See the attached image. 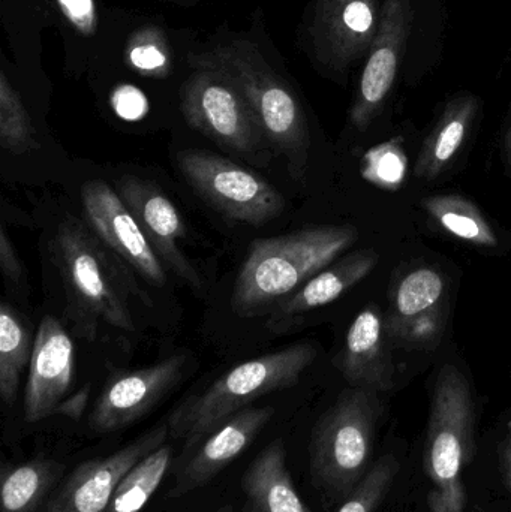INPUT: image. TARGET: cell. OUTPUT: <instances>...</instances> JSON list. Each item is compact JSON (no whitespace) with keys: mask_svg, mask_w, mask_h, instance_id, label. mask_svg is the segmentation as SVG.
Listing matches in <instances>:
<instances>
[{"mask_svg":"<svg viewBox=\"0 0 511 512\" xmlns=\"http://www.w3.org/2000/svg\"><path fill=\"white\" fill-rule=\"evenodd\" d=\"M378 256L374 251H357L336 259L329 267L315 274L294 294L285 298L270 312L267 327L272 333H279L288 322L300 318L312 310L320 309L338 300L357 283L362 282L377 265Z\"/></svg>","mask_w":511,"mask_h":512,"instance_id":"cell-17","label":"cell"},{"mask_svg":"<svg viewBox=\"0 0 511 512\" xmlns=\"http://www.w3.org/2000/svg\"><path fill=\"white\" fill-rule=\"evenodd\" d=\"M401 3L402 0H387L383 32L366 63L360 81L359 98L351 111V122L356 128H368L395 81L404 23Z\"/></svg>","mask_w":511,"mask_h":512,"instance_id":"cell-19","label":"cell"},{"mask_svg":"<svg viewBox=\"0 0 511 512\" xmlns=\"http://www.w3.org/2000/svg\"><path fill=\"white\" fill-rule=\"evenodd\" d=\"M87 399H89V388L78 391L77 394H74V396L69 397V399H66L65 402L62 403L59 414L78 420L81 414H83L84 408H86Z\"/></svg>","mask_w":511,"mask_h":512,"instance_id":"cell-33","label":"cell"},{"mask_svg":"<svg viewBox=\"0 0 511 512\" xmlns=\"http://www.w3.org/2000/svg\"><path fill=\"white\" fill-rule=\"evenodd\" d=\"M506 153H507V161H509V165L511 167V123L509 131H507L506 135Z\"/></svg>","mask_w":511,"mask_h":512,"instance_id":"cell-35","label":"cell"},{"mask_svg":"<svg viewBox=\"0 0 511 512\" xmlns=\"http://www.w3.org/2000/svg\"><path fill=\"white\" fill-rule=\"evenodd\" d=\"M173 447L165 442L158 450L144 457L123 478L107 512H140L158 492L170 471Z\"/></svg>","mask_w":511,"mask_h":512,"instance_id":"cell-25","label":"cell"},{"mask_svg":"<svg viewBox=\"0 0 511 512\" xmlns=\"http://www.w3.org/2000/svg\"><path fill=\"white\" fill-rule=\"evenodd\" d=\"M62 466L51 460L36 459L2 475V512H36L56 483Z\"/></svg>","mask_w":511,"mask_h":512,"instance_id":"cell-22","label":"cell"},{"mask_svg":"<svg viewBox=\"0 0 511 512\" xmlns=\"http://www.w3.org/2000/svg\"><path fill=\"white\" fill-rule=\"evenodd\" d=\"M60 11L72 27L83 36H92L98 29L95 0H57Z\"/></svg>","mask_w":511,"mask_h":512,"instance_id":"cell-30","label":"cell"},{"mask_svg":"<svg viewBox=\"0 0 511 512\" xmlns=\"http://www.w3.org/2000/svg\"><path fill=\"white\" fill-rule=\"evenodd\" d=\"M374 12L369 0H317L311 26L315 56L342 65L371 36Z\"/></svg>","mask_w":511,"mask_h":512,"instance_id":"cell-18","label":"cell"},{"mask_svg":"<svg viewBox=\"0 0 511 512\" xmlns=\"http://www.w3.org/2000/svg\"><path fill=\"white\" fill-rule=\"evenodd\" d=\"M117 192L137 219L165 268L173 271L191 288L200 291L203 280L183 252L185 222L173 201L158 186L135 176L122 177L117 182Z\"/></svg>","mask_w":511,"mask_h":512,"instance_id":"cell-12","label":"cell"},{"mask_svg":"<svg viewBox=\"0 0 511 512\" xmlns=\"http://www.w3.org/2000/svg\"><path fill=\"white\" fill-rule=\"evenodd\" d=\"M81 203L86 224L113 254L150 285L167 283L165 265L119 192L102 180H90L81 188Z\"/></svg>","mask_w":511,"mask_h":512,"instance_id":"cell-9","label":"cell"},{"mask_svg":"<svg viewBox=\"0 0 511 512\" xmlns=\"http://www.w3.org/2000/svg\"><path fill=\"white\" fill-rule=\"evenodd\" d=\"M425 212L447 233L480 248H497L498 239L476 204L461 195H432L422 201Z\"/></svg>","mask_w":511,"mask_h":512,"instance_id":"cell-23","label":"cell"},{"mask_svg":"<svg viewBox=\"0 0 511 512\" xmlns=\"http://www.w3.org/2000/svg\"><path fill=\"white\" fill-rule=\"evenodd\" d=\"M446 279L440 271L420 267L405 274L393 292L389 331L398 342L429 348L443 331Z\"/></svg>","mask_w":511,"mask_h":512,"instance_id":"cell-14","label":"cell"},{"mask_svg":"<svg viewBox=\"0 0 511 512\" xmlns=\"http://www.w3.org/2000/svg\"><path fill=\"white\" fill-rule=\"evenodd\" d=\"M182 90L183 116L191 128L237 155L260 152L266 137L236 84L210 68H192Z\"/></svg>","mask_w":511,"mask_h":512,"instance_id":"cell-8","label":"cell"},{"mask_svg":"<svg viewBox=\"0 0 511 512\" xmlns=\"http://www.w3.org/2000/svg\"><path fill=\"white\" fill-rule=\"evenodd\" d=\"M75 349L68 331L54 316L42 318L29 364L24 417L38 423L59 414L74 384Z\"/></svg>","mask_w":511,"mask_h":512,"instance_id":"cell-13","label":"cell"},{"mask_svg":"<svg viewBox=\"0 0 511 512\" xmlns=\"http://www.w3.org/2000/svg\"><path fill=\"white\" fill-rule=\"evenodd\" d=\"M192 68L227 75L251 105L267 143L285 156L296 177L308 164L309 132L305 113L287 81L269 65L257 45L234 39L203 53L188 54Z\"/></svg>","mask_w":511,"mask_h":512,"instance_id":"cell-2","label":"cell"},{"mask_svg":"<svg viewBox=\"0 0 511 512\" xmlns=\"http://www.w3.org/2000/svg\"><path fill=\"white\" fill-rule=\"evenodd\" d=\"M53 255L68 289L69 306L86 330L99 322L134 331L129 295L138 292L122 259L110 251L89 225L75 218L57 228Z\"/></svg>","mask_w":511,"mask_h":512,"instance_id":"cell-3","label":"cell"},{"mask_svg":"<svg viewBox=\"0 0 511 512\" xmlns=\"http://www.w3.org/2000/svg\"><path fill=\"white\" fill-rule=\"evenodd\" d=\"M338 367L353 388L378 393L392 387V357L377 307H366L351 322Z\"/></svg>","mask_w":511,"mask_h":512,"instance_id":"cell-16","label":"cell"},{"mask_svg":"<svg viewBox=\"0 0 511 512\" xmlns=\"http://www.w3.org/2000/svg\"><path fill=\"white\" fill-rule=\"evenodd\" d=\"M473 396L464 373L446 364L432 393L423 466L432 483L431 512H465L464 471L474 456Z\"/></svg>","mask_w":511,"mask_h":512,"instance_id":"cell-5","label":"cell"},{"mask_svg":"<svg viewBox=\"0 0 511 512\" xmlns=\"http://www.w3.org/2000/svg\"><path fill=\"white\" fill-rule=\"evenodd\" d=\"M114 105L120 114L126 117H135L146 107V98L135 87L122 86L114 93Z\"/></svg>","mask_w":511,"mask_h":512,"instance_id":"cell-32","label":"cell"},{"mask_svg":"<svg viewBox=\"0 0 511 512\" xmlns=\"http://www.w3.org/2000/svg\"><path fill=\"white\" fill-rule=\"evenodd\" d=\"M0 268H2L3 276L9 282L17 283L23 279V265H21L17 251L3 227L0 230Z\"/></svg>","mask_w":511,"mask_h":512,"instance_id":"cell-31","label":"cell"},{"mask_svg":"<svg viewBox=\"0 0 511 512\" xmlns=\"http://www.w3.org/2000/svg\"><path fill=\"white\" fill-rule=\"evenodd\" d=\"M374 391L351 388L318 421L309 447L312 480L332 498H347L369 471L380 403Z\"/></svg>","mask_w":511,"mask_h":512,"instance_id":"cell-6","label":"cell"},{"mask_svg":"<svg viewBox=\"0 0 511 512\" xmlns=\"http://www.w3.org/2000/svg\"><path fill=\"white\" fill-rule=\"evenodd\" d=\"M218 512H234V510L231 505H225V507H222Z\"/></svg>","mask_w":511,"mask_h":512,"instance_id":"cell-36","label":"cell"},{"mask_svg":"<svg viewBox=\"0 0 511 512\" xmlns=\"http://www.w3.org/2000/svg\"><path fill=\"white\" fill-rule=\"evenodd\" d=\"M185 367L186 355L176 354L144 369L111 375L90 414L93 432H116L149 414L179 384Z\"/></svg>","mask_w":511,"mask_h":512,"instance_id":"cell-11","label":"cell"},{"mask_svg":"<svg viewBox=\"0 0 511 512\" xmlns=\"http://www.w3.org/2000/svg\"><path fill=\"white\" fill-rule=\"evenodd\" d=\"M177 165L189 186L228 221L261 227L285 210L284 197L272 183L230 159L185 150L177 155Z\"/></svg>","mask_w":511,"mask_h":512,"instance_id":"cell-7","label":"cell"},{"mask_svg":"<svg viewBox=\"0 0 511 512\" xmlns=\"http://www.w3.org/2000/svg\"><path fill=\"white\" fill-rule=\"evenodd\" d=\"M275 409L245 408L228 418L195 451L171 489L170 498H180L209 484L257 438L272 420Z\"/></svg>","mask_w":511,"mask_h":512,"instance_id":"cell-15","label":"cell"},{"mask_svg":"<svg viewBox=\"0 0 511 512\" xmlns=\"http://www.w3.org/2000/svg\"><path fill=\"white\" fill-rule=\"evenodd\" d=\"M474 113L476 105L471 99H461L447 108L437 128L420 150L416 165L417 177L435 179L449 167L467 138Z\"/></svg>","mask_w":511,"mask_h":512,"instance_id":"cell-21","label":"cell"},{"mask_svg":"<svg viewBox=\"0 0 511 512\" xmlns=\"http://www.w3.org/2000/svg\"><path fill=\"white\" fill-rule=\"evenodd\" d=\"M126 57L129 65L141 74L161 77L170 71V50L156 27H143L134 33L126 48Z\"/></svg>","mask_w":511,"mask_h":512,"instance_id":"cell-29","label":"cell"},{"mask_svg":"<svg viewBox=\"0 0 511 512\" xmlns=\"http://www.w3.org/2000/svg\"><path fill=\"white\" fill-rule=\"evenodd\" d=\"M407 155L395 141L372 147L362 164V176L366 182L384 191L401 188L407 176Z\"/></svg>","mask_w":511,"mask_h":512,"instance_id":"cell-28","label":"cell"},{"mask_svg":"<svg viewBox=\"0 0 511 512\" xmlns=\"http://www.w3.org/2000/svg\"><path fill=\"white\" fill-rule=\"evenodd\" d=\"M33 343L29 330L14 307H0V396L5 405H14L21 373L30 364Z\"/></svg>","mask_w":511,"mask_h":512,"instance_id":"cell-24","label":"cell"},{"mask_svg":"<svg viewBox=\"0 0 511 512\" xmlns=\"http://www.w3.org/2000/svg\"><path fill=\"white\" fill-rule=\"evenodd\" d=\"M0 146L15 156L39 147L29 111L5 72L0 74Z\"/></svg>","mask_w":511,"mask_h":512,"instance_id":"cell-26","label":"cell"},{"mask_svg":"<svg viewBox=\"0 0 511 512\" xmlns=\"http://www.w3.org/2000/svg\"><path fill=\"white\" fill-rule=\"evenodd\" d=\"M501 474H503L504 486L511 495V432L504 439L503 448H501Z\"/></svg>","mask_w":511,"mask_h":512,"instance_id":"cell-34","label":"cell"},{"mask_svg":"<svg viewBox=\"0 0 511 512\" xmlns=\"http://www.w3.org/2000/svg\"><path fill=\"white\" fill-rule=\"evenodd\" d=\"M170 426L161 424L117 453L78 466L41 512H107L125 475L144 457L167 442Z\"/></svg>","mask_w":511,"mask_h":512,"instance_id":"cell-10","label":"cell"},{"mask_svg":"<svg viewBox=\"0 0 511 512\" xmlns=\"http://www.w3.org/2000/svg\"><path fill=\"white\" fill-rule=\"evenodd\" d=\"M359 239L353 225L308 227L249 245L234 283L231 307L239 318L272 312Z\"/></svg>","mask_w":511,"mask_h":512,"instance_id":"cell-1","label":"cell"},{"mask_svg":"<svg viewBox=\"0 0 511 512\" xmlns=\"http://www.w3.org/2000/svg\"><path fill=\"white\" fill-rule=\"evenodd\" d=\"M399 469L401 466L395 456L387 454L381 457L369 468L359 486L345 498L338 512H375L395 483Z\"/></svg>","mask_w":511,"mask_h":512,"instance_id":"cell-27","label":"cell"},{"mask_svg":"<svg viewBox=\"0 0 511 512\" xmlns=\"http://www.w3.org/2000/svg\"><path fill=\"white\" fill-rule=\"evenodd\" d=\"M242 490L243 512H312L294 487L282 439L267 445L249 465Z\"/></svg>","mask_w":511,"mask_h":512,"instance_id":"cell-20","label":"cell"},{"mask_svg":"<svg viewBox=\"0 0 511 512\" xmlns=\"http://www.w3.org/2000/svg\"><path fill=\"white\" fill-rule=\"evenodd\" d=\"M311 343H296L233 367L210 387L182 403L168 421L170 433L194 447L249 403L299 384L317 358Z\"/></svg>","mask_w":511,"mask_h":512,"instance_id":"cell-4","label":"cell"}]
</instances>
